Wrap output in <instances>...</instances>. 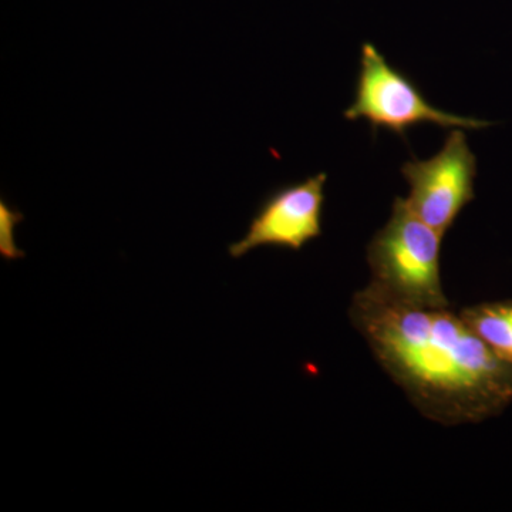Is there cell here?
Here are the masks:
<instances>
[{
  "label": "cell",
  "instance_id": "1",
  "mask_svg": "<svg viewBox=\"0 0 512 512\" xmlns=\"http://www.w3.org/2000/svg\"><path fill=\"white\" fill-rule=\"evenodd\" d=\"M349 318L384 372L424 417L443 426L477 424L512 404V366L450 308H417L367 285Z\"/></svg>",
  "mask_w": 512,
  "mask_h": 512
},
{
  "label": "cell",
  "instance_id": "2",
  "mask_svg": "<svg viewBox=\"0 0 512 512\" xmlns=\"http://www.w3.org/2000/svg\"><path fill=\"white\" fill-rule=\"evenodd\" d=\"M443 235L396 197L392 215L367 245L370 286L386 298L417 308H450L441 285Z\"/></svg>",
  "mask_w": 512,
  "mask_h": 512
},
{
  "label": "cell",
  "instance_id": "3",
  "mask_svg": "<svg viewBox=\"0 0 512 512\" xmlns=\"http://www.w3.org/2000/svg\"><path fill=\"white\" fill-rule=\"evenodd\" d=\"M345 117L350 121L367 120L373 130L383 128L406 140L407 131L419 124H436L450 130L491 126L490 121L457 116L434 107L416 83L387 62L372 43H363L355 101L345 111Z\"/></svg>",
  "mask_w": 512,
  "mask_h": 512
},
{
  "label": "cell",
  "instance_id": "4",
  "mask_svg": "<svg viewBox=\"0 0 512 512\" xmlns=\"http://www.w3.org/2000/svg\"><path fill=\"white\" fill-rule=\"evenodd\" d=\"M402 174L410 185V208L443 237L476 198L477 158L463 128H451L436 156L404 163Z\"/></svg>",
  "mask_w": 512,
  "mask_h": 512
},
{
  "label": "cell",
  "instance_id": "5",
  "mask_svg": "<svg viewBox=\"0 0 512 512\" xmlns=\"http://www.w3.org/2000/svg\"><path fill=\"white\" fill-rule=\"evenodd\" d=\"M328 174L319 173L301 183L278 188L262 201L247 234L229 245L232 258H242L261 247L301 251L322 235V212Z\"/></svg>",
  "mask_w": 512,
  "mask_h": 512
},
{
  "label": "cell",
  "instance_id": "6",
  "mask_svg": "<svg viewBox=\"0 0 512 512\" xmlns=\"http://www.w3.org/2000/svg\"><path fill=\"white\" fill-rule=\"evenodd\" d=\"M468 328L512 366V301L483 302L460 312Z\"/></svg>",
  "mask_w": 512,
  "mask_h": 512
}]
</instances>
